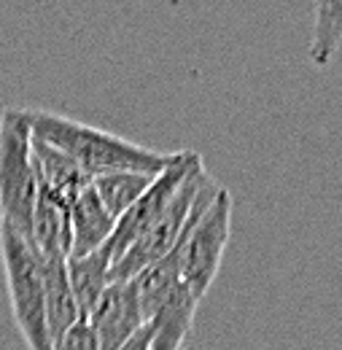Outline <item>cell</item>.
I'll return each mask as SVG.
<instances>
[{"instance_id":"obj_1","label":"cell","mask_w":342,"mask_h":350,"mask_svg":"<svg viewBox=\"0 0 342 350\" xmlns=\"http://www.w3.org/2000/svg\"><path fill=\"white\" fill-rule=\"evenodd\" d=\"M25 111L33 127V137L68 154L92 180L111 173L159 175L178 159V151L175 154L157 151L54 111H43V108H25Z\"/></svg>"},{"instance_id":"obj_2","label":"cell","mask_w":342,"mask_h":350,"mask_svg":"<svg viewBox=\"0 0 342 350\" xmlns=\"http://www.w3.org/2000/svg\"><path fill=\"white\" fill-rule=\"evenodd\" d=\"M232 232V194L213 178L200 191L181 237V280L197 302L211 291Z\"/></svg>"},{"instance_id":"obj_3","label":"cell","mask_w":342,"mask_h":350,"mask_svg":"<svg viewBox=\"0 0 342 350\" xmlns=\"http://www.w3.org/2000/svg\"><path fill=\"white\" fill-rule=\"evenodd\" d=\"M38 173L33 159V127L25 108H5L0 116V224L33 240Z\"/></svg>"},{"instance_id":"obj_4","label":"cell","mask_w":342,"mask_h":350,"mask_svg":"<svg viewBox=\"0 0 342 350\" xmlns=\"http://www.w3.org/2000/svg\"><path fill=\"white\" fill-rule=\"evenodd\" d=\"M0 264L11 312L27 350H51V334L46 326L43 262L33 243L5 224H0Z\"/></svg>"},{"instance_id":"obj_5","label":"cell","mask_w":342,"mask_h":350,"mask_svg":"<svg viewBox=\"0 0 342 350\" xmlns=\"http://www.w3.org/2000/svg\"><path fill=\"white\" fill-rule=\"evenodd\" d=\"M208 180H211V173L205 170V162L200 159L192 167V173L186 175V180L181 183L178 194L170 200L165 213L132 243V248L119 262L111 267V283L135 280L143 269H148L151 264H157L170 254L178 245V240L183 237L189 219H192V211H194V202H197V197H200V191L205 189Z\"/></svg>"},{"instance_id":"obj_6","label":"cell","mask_w":342,"mask_h":350,"mask_svg":"<svg viewBox=\"0 0 342 350\" xmlns=\"http://www.w3.org/2000/svg\"><path fill=\"white\" fill-rule=\"evenodd\" d=\"M202 157L197 151H189V148L186 151H178V159L172 162L170 167H165L162 173L157 175L154 183L148 186V191L129 208L122 219L116 221V229H114V234H111V240L105 245V254L111 259V267L119 262L129 248H132V243L165 213V208L170 205V200L178 194L181 183L186 180V175L192 173V167Z\"/></svg>"},{"instance_id":"obj_7","label":"cell","mask_w":342,"mask_h":350,"mask_svg":"<svg viewBox=\"0 0 342 350\" xmlns=\"http://www.w3.org/2000/svg\"><path fill=\"white\" fill-rule=\"evenodd\" d=\"M92 326L100 350H122L129 340L146 326L140 305H137V291L135 283H111L100 302L94 305L92 315L86 318Z\"/></svg>"},{"instance_id":"obj_8","label":"cell","mask_w":342,"mask_h":350,"mask_svg":"<svg viewBox=\"0 0 342 350\" xmlns=\"http://www.w3.org/2000/svg\"><path fill=\"white\" fill-rule=\"evenodd\" d=\"M33 248L41 259H70L73 254V224L70 205L38 183V200L33 213Z\"/></svg>"},{"instance_id":"obj_9","label":"cell","mask_w":342,"mask_h":350,"mask_svg":"<svg viewBox=\"0 0 342 350\" xmlns=\"http://www.w3.org/2000/svg\"><path fill=\"white\" fill-rule=\"evenodd\" d=\"M70 224H73L70 259H81V256H89V254L105 248L114 229H116V219L108 213V208L97 197L94 186H86L70 202Z\"/></svg>"},{"instance_id":"obj_10","label":"cell","mask_w":342,"mask_h":350,"mask_svg":"<svg viewBox=\"0 0 342 350\" xmlns=\"http://www.w3.org/2000/svg\"><path fill=\"white\" fill-rule=\"evenodd\" d=\"M41 262L43 286H46V326L54 345L65 332H70L81 321V312L68 280V259H41Z\"/></svg>"},{"instance_id":"obj_11","label":"cell","mask_w":342,"mask_h":350,"mask_svg":"<svg viewBox=\"0 0 342 350\" xmlns=\"http://www.w3.org/2000/svg\"><path fill=\"white\" fill-rule=\"evenodd\" d=\"M33 159H36V173L38 183L46 186L49 191H54L57 197H62L68 205L84 191L86 186H92V178L60 148L43 143L38 137H33Z\"/></svg>"},{"instance_id":"obj_12","label":"cell","mask_w":342,"mask_h":350,"mask_svg":"<svg viewBox=\"0 0 342 350\" xmlns=\"http://www.w3.org/2000/svg\"><path fill=\"white\" fill-rule=\"evenodd\" d=\"M197 305L200 302L192 297V291L186 286H181L170 299L159 307V312L148 321V326H151V350L183 348L186 337L192 332V323H194Z\"/></svg>"},{"instance_id":"obj_13","label":"cell","mask_w":342,"mask_h":350,"mask_svg":"<svg viewBox=\"0 0 342 350\" xmlns=\"http://www.w3.org/2000/svg\"><path fill=\"white\" fill-rule=\"evenodd\" d=\"M68 280L81 312V321H86L94 305L100 302V297L105 294V288L111 286V259L105 248L81 259H68Z\"/></svg>"},{"instance_id":"obj_14","label":"cell","mask_w":342,"mask_h":350,"mask_svg":"<svg viewBox=\"0 0 342 350\" xmlns=\"http://www.w3.org/2000/svg\"><path fill=\"white\" fill-rule=\"evenodd\" d=\"M157 175L148 173H111L100 175L92 180L97 197L103 200V205L108 208V213L119 221L129 208L148 191V186L154 183Z\"/></svg>"},{"instance_id":"obj_15","label":"cell","mask_w":342,"mask_h":350,"mask_svg":"<svg viewBox=\"0 0 342 350\" xmlns=\"http://www.w3.org/2000/svg\"><path fill=\"white\" fill-rule=\"evenodd\" d=\"M342 46V0H321L315 5V25L310 41V59L315 68H329Z\"/></svg>"},{"instance_id":"obj_16","label":"cell","mask_w":342,"mask_h":350,"mask_svg":"<svg viewBox=\"0 0 342 350\" xmlns=\"http://www.w3.org/2000/svg\"><path fill=\"white\" fill-rule=\"evenodd\" d=\"M51 350H100V345H97V337H94L92 326L86 321H79L70 332H65L51 345Z\"/></svg>"},{"instance_id":"obj_17","label":"cell","mask_w":342,"mask_h":350,"mask_svg":"<svg viewBox=\"0 0 342 350\" xmlns=\"http://www.w3.org/2000/svg\"><path fill=\"white\" fill-rule=\"evenodd\" d=\"M181 350H197V348H194V345H183Z\"/></svg>"}]
</instances>
